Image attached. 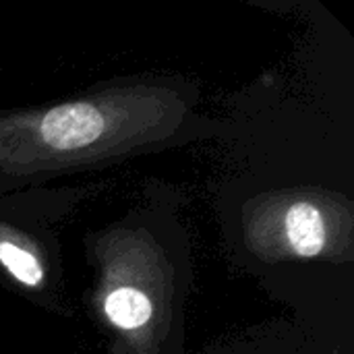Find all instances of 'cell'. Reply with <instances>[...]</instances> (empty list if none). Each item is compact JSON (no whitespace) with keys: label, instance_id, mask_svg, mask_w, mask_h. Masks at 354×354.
<instances>
[{"label":"cell","instance_id":"cell-3","mask_svg":"<svg viewBox=\"0 0 354 354\" xmlns=\"http://www.w3.org/2000/svg\"><path fill=\"white\" fill-rule=\"evenodd\" d=\"M108 319L122 330H137L151 317V303L145 295L133 288H118L104 303Z\"/></svg>","mask_w":354,"mask_h":354},{"label":"cell","instance_id":"cell-1","mask_svg":"<svg viewBox=\"0 0 354 354\" xmlns=\"http://www.w3.org/2000/svg\"><path fill=\"white\" fill-rule=\"evenodd\" d=\"M106 129L104 114L87 102L50 110L39 124L41 139L56 149H79L93 143Z\"/></svg>","mask_w":354,"mask_h":354},{"label":"cell","instance_id":"cell-4","mask_svg":"<svg viewBox=\"0 0 354 354\" xmlns=\"http://www.w3.org/2000/svg\"><path fill=\"white\" fill-rule=\"evenodd\" d=\"M0 263L15 280L25 286H37L44 280V270L39 261L29 251L12 243H0Z\"/></svg>","mask_w":354,"mask_h":354},{"label":"cell","instance_id":"cell-2","mask_svg":"<svg viewBox=\"0 0 354 354\" xmlns=\"http://www.w3.org/2000/svg\"><path fill=\"white\" fill-rule=\"evenodd\" d=\"M288 243L301 257H315L326 247V222L322 212L305 201L295 203L286 214Z\"/></svg>","mask_w":354,"mask_h":354}]
</instances>
